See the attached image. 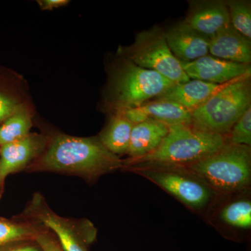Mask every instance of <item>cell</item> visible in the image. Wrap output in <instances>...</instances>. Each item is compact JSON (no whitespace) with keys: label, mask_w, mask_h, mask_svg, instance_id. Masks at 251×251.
<instances>
[{"label":"cell","mask_w":251,"mask_h":251,"mask_svg":"<svg viewBox=\"0 0 251 251\" xmlns=\"http://www.w3.org/2000/svg\"><path fill=\"white\" fill-rule=\"evenodd\" d=\"M122 168L123 160L107 150L99 138L56 133L49 136L44 152L25 171L74 175L92 183Z\"/></svg>","instance_id":"cell-1"},{"label":"cell","mask_w":251,"mask_h":251,"mask_svg":"<svg viewBox=\"0 0 251 251\" xmlns=\"http://www.w3.org/2000/svg\"><path fill=\"white\" fill-rule=\"evenodd\" d=\"M227 142L224 135L201 129L192 123L173 126L156 150L136 159L127 158L122 170L188 166L216 152Z\"/></svg>","instance_id":"cell-2"},{"label":"cell","mask_w":251,"mask_h":251,"mask_svg":"<svg viewBox=\"0 0 251 251\" xmlns=\"http://www.w3.org/2000/svg\"><path fill=\"white\" fill-rule=\"evenodd\" d=\"M110 71L105 101L113 110L135 108L164 93L174 82L120 57Z\"/></svg>","instance_id":"cell-3"},{"label":"cell","mask_w":251,"mask_h":251,"mask_svg":"<svg viewBox=\"0 0 251 251\" xmlns=\"http://www.w3.org/2000/svg\"><path fill=\"white\" fill-rule=\"evenodd\" d=\"M184 167L213 191H242L251 184V147L227 142L216 152Z\"/></svg>","instance_id":"cell-4"},{"label":"cell","mask_w":251,"mask_h":251,"mask_svg":"<svg viewBox=\"0 0 251 251\" xmlns=\"http://www.w3.org/2000/svg\"><path fill=\"white\" fill-rule=\"evenodd\" d=\"M251 75L229 82L193 110L192 124L201 129L226 135L251 107Z\"/></svg>","instance_id":"cell-5"},{"label":"cell","mask_w":251,"mask_h":251,"mask_svg":"<svg viewBox=\"0 0 251 251\" xmlns=\"http://www.w3.org/2000/svg\"><path fill=\"white\" fill-rule=\"evenodd\" d=\"M117 53L138 67L161 74L174 83L191 80L168 47L165 31L156 26L138 33L133 44L119 48Z\"/></svg>","instance_id":"cell-6"},{"label":"cell","mask_w":251,"mask_h":251,"mask_svg":"<svg viewBox=\"0 0 251 251\" xmlns=\"http://www.w3.org/2000/svg\"><path fill=\"white\" fill-rule=\"evenodd\" d=\"M19 217L36 223L50 231L64 251H88L89 246L97 238V229L90 221L59 216L50 209L40 193H34Z\"/></svg>","instance_id":"cell-7"},{"label":"cell","mask_w":251,"mask_h":251,"mask_svg":"<svg viewBox=\"0 0 251 251\" xmlns=\"http://www.w3.org/2000/svg\"><path fill=\"white\" fill-rule=\"evenodd\" d=\"M132 172L152 181L192 209L207 205L214 192L184 166L149 167Z\"/></svg>","instance_id":"cell-8"},{"label":"cell","mask_w":251,"mask_h":251,"mask_svg":"<svg viewBox=\"0 0 251 251\" xmlns=\"http://www.w3.org/2000/svg\"><path fill=\"white\" fill-rule=\"evenodd\" d=\"M49 136L30 133L23 139L0 147V174L6 180L9 175L25 171L47 148Z\"/></svg>","instance_id":"cell-9"},{"label":"cell","mask_w":251,"mask_h":251,"mask_svg":"<svg viewBox=\"0 0 251 251\" xmlns=\"http://www.w3.org/2000/svg\"><path fill=\"white\" fill-rule=\"evenodd\" d=\"M185 74L191 80L224 85L251 75V64L228 62L210 54L190 62H181Z\"/></svg>","instance_id":"cell-10"},{"label":"cell","mask_w":251,"mask_h":251,"mask_svg":"<svg viewBox=\"0 0 251 251\" xmlns=\"http://www.w3.org/2000/svg\"><path fill=\"white\" fill-rule=\"evenodd\" d=\"M184 21L209 39L231 25L227 3L221 0L189 1Z\"/></svg>","instance_id":"cell-11"},{"label":"cell","mask_w":251,"mask_h":251,"mask_svg":"<svg viewBox=\"0 0 251 251\" xmlns=\"http://www.w3.org/2000/svg\"><path fill=\"white\" fill-rule=\"evenodd\" d=\"M167 44L180 62H190L209 54V39L184 21L165 31Z\"/></svg>","instance_id":"cell-12"},{"label":"cell","mask_w":251,"mask_h":251,"mask_svg":"<svg viewBox=\"0 0 251 251\" xmlns=\"http://www.w3.org/2000/svg\"><path fill=\"white\" fill-rule=\"evenodd\" d=\"M209 54L228 62L250 64L251 40L230 25L209 39Z\"/></svg>","instance_id":"cell-13"},{"label":"cell","mask_w":251,"mask_h":251,"mask_svg":"<svg viewBox=\"0 0 251 251\" xmlns=\"http://www.w3.org/2000/svg\"><path fill=\"white\" fill-rule=\"evenodd\" d=\"M22 108H31L25 81L17 73L0 65V125Z\"/></svg>","instance_id":"cell-14"},{"label":"cell","mask_w":251,"mask_h":251,"mask_svg":"<svg viewBox=\"0 0 251 251\" xmlns=\"http://www.w3.org/2000/svg\"><path fill=\"white\" fill-rule=\"evenodd\" d=\"M227 84L216 85L204 81L190 80L183 83L173 84L155 99L171 100L192 112Z\"/></svg>","instance_id":"cell-15"},{"label":"cell","mask_w":251,"mask_h":251,"mask_svg":"<svg viewBox=\"0 0 251 251\" xmlns=\"http://www.w3.org/2000/svg\"><path fill=\"white\" fill-rule=\"evenodd\" d=\"M169 132V126L153 119L133 126L128 145V159H136L156 150Z\"/></svg>","instance_id":"cell-16"},{"label":"cell","mask_w":251,"mask_h":251,"mask_svg":"<svg viewBox=\"0 0 251 251\" xmlns=\"http://www.w3.org/2000/svg\"><path fill=\"white\" fill-rule=\"evenodd\" d=\"M133 124L119 111L113 112L108 125L98 137L110 152L120 156L128 151Z\"/></svg>","instance_id":"cell-17"},{"label":"cell","mask_w":251,"mask_h":251,"mask_svg":"<svg viewBox=\"0 0 251 251\" xmlns=\"http://www.w3.org/2000/svg\"><path fill=\"white\" fill-rule=\"evenodd\" d=\"M139 107L149 118L169 127L192 123V112L171 100L153 99Z\"/></svg>","instance_id":"cell-18"},{"label":"cell","mask_w":251,"mask_h":251,"mask_svg":"<svg viewBox=\"0 0 251 251\" xmlns=\"http://www.w3.org/2000/svg\"><path fill=\"white\" fill-rule=\"evenodd\" d=\"M33 110L22 108L16 110L0 125V147L23 139L31 133Z\"/></svg>","instance_id":"cell-19"},{"label":"cell","mask_w":251,"mask_h":251,"mask_svg":"<svg viewBox=\"0 0 251 251\" xmlns=\"http://www.w3.org/2000/svg\"><path fill=\"white\" fill-rule=\"evenodd\" d=\"M42 227L19 216L11 220L0 218V247L17 241L34 239Z\"/></svg>","instance_id":"cell-20"},{"label":"cell","mask_w":251,"mask_h":251,"mask_svg":"<svg viewBox=\"0 0 251 251\" xmlns=\"http://www.w3.org/2000/svg\"><path fill=\"white\" fill-rule=\"evenodd\" d=\"M220 219L227 226L234 228L249 229L251 227V202L240 200L225 206L220 214Z\"/></svg>","instance_id":"cell-21"},{"label":"cell","mask_w":251,"mask_h":251,"mask_svg":"<svg viewBox=\"0 0 251 251\" xmlns=\"http://www.w3.org/2000/svg\"><path fill=\"white\" fill-rule=\"evenodd\" d=\"M231 25L243 36L251 39V6L250 1L229 0L226 1Z\"/></svg>","instance_id":"cell-22"},{"label":"cell","mask_w":251,"mask_h":251,"mask_svg":"<svg viewBox=\"0 0 251 251\" xmlns=\"http://www.w3.org/2000/svg\"><path fill=\"white\" fill-rule=\"evenodd\" d=\"M229 143L234 145H251V107L248 109L229 133Z\"/></svg>","instance_id":"cell-23"},{"label":"cell","mask_w":251,"mask_h":251,"mask_svg":"<svg viewBox=\"0 0 251 251\" xmlns=\"http://www.w3.org/2000/svg\"><path fill=\"white\" fill-rule=\"evenodd\" d=\"M34 239L43 251H64L55 236L44 227L38 232Z\"/></svg>","instance_id":"cell-24"},{"label":"cell","mask_w":251,"mask_h":251,"mask_svg":"<svg viewBox=\"0 0 251 251\" xmlns=\"http://www.w3.org/2000/svg\"><path fill=\"white\" fill-rule=\"evenodd\" d=\"M0 251H43L35 239L17 241L0 247Z\"/></svg>","instance_id":"cell-25"},{"label":"cell","mask_w":251,"mask_h":251,"mask_svg":"<svg viewBox=\"0 0 251 251\" xmlns=\"http://www.w3.org/2000/svg\"><path fill=\"white\" fill-rule=\"evenodd\" d=\"M117 111L121 112L122 115L134 126L146 121L149 119L146 114L140 109V107L126 108L124 110H117Z\"/></svg>","instance_id":"cell-26"},{"label":"cell","mask_w":251,"mask_h":251,"mask_svg":"<svg viewBox=\"0 0 251 251\" xmlns=\"http://www.w3.org/2000/svg\"><path fill=\"white\" fill-rule=\"evenodd\" d=\"M39 7L42 10H52L66 6L69 3L68 0H39L37 1Z\"/></svg>","instance_id":"cell-27"},{"label":"cell","mask_w":251,"mask_h":251,"mask_svg":"<svg viewBox=\"0 0 251 251\" xmlns=\"http://www.w3.org/2000/svg\"><path fill=\"white\" fill-rule=\"evenodd\" d=\"M5 181L1 178V174H0V199L2 197L3 193L4 191Z\"/></svg>","instance_id":"cell-28"}]
</instances>
